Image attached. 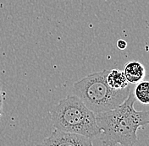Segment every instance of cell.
Here are the masks:
<instances>
[{
  "label": "cell",
  "instance_id": "52a82bcc",
  "mask_svg": "<svg viewBox=\"0 0 149 146\" xmlns=\"http://www.w3.org/2000/svg\"><path fill=\"white\" fill-rule=\"evenodd\" d=\"M133 94L135 98L141 104L149 105V81L138 83Z\"/></svg>",
  "mask_w": 149,
  "mask_h": 146
},
{
  "label": "cell",
  "instance_id": "9c48e42d",
  "mask_svg": "<svg viewBox=\"0 0 149 146\" xmlns=\"http://www.w3.org/2000/svg\"><path fill=\"white\" fill-rule=\"evenodd\" d=\"M3 94L0 89V114L2 115V108H3Z\"/></svg>",
  "mask_w": 149,
  "mask_h": 146
},
{
  "label": "cell",
  "instance_id": "7a4b0ae2",
  "mask_svg": "<svg viewBox=\"0 0 149 146\" xmlns=\"http://www.w3.org/2000/svg\"><path fill=\"white\" fill-rule=\"evenodd\" d=\"M109 71L90 73L73 85L74 95L95 114L115 109L126 100L131 91L130 86L120 91L111 89L106 81Z\"/></svg>",
  "mask_w": 149,
  "mask_h": 146
},
{
  "label": "cell",
  "instance_id": "6da1fadb",
  "mask_svg": "<svg viewBox=\"0 0 149 146\" xmlns=\"http://www.w3.org/2000/svg\"><path fill=\"white\" fill-rule=\"evenodd\" d=\"M135 101V95L130 91L126 100L115 109L96 114L103 145H135L137 130L149 124V112L136 111L134 108Z\"/></svg>",
  "mask_w": 149,
  "mask_h": 146
},
{
  "label": "cell",
  "instance_id": "277c9868",
  "mask_svg": "<svg viewBox=\"0 0 149 146\" xmlns=\"http://www.w3.org/2000/svg\"><path fill=\"white\" fill-rule=\"evenodd\" d=\"M37 146H93V145L89 138L54 128L52 134Z\"/></svg>",
  "mask_w": 149,
  "mask_h": 146
},
{
  "label": "cell",
  "instance_id": "8992f818",
  "mask_svg": "<svg viewBox=\"0 0 149 146\" xmlns=\"http://www.w3.org/2000/svg\"><path fill=\"white\" fill-rule=\"evenodd\" d=\"M106 81L108 85L114 91H120L129 86V83L126 80L125 73L119 69L109 70L106 76Z\"/></svg>",
  "mask_w": 149,
  "mask_h": 146
},
{
  "label": "cell",
  "instance_id": "3957f363",
  "mask_svg": "<svg viewBox=\"0 0 149 146\" xmlns=\"http://www.w3.org/2000/svg\"><path fill=\"white\" fill-rule=\"evenodd\" d=\"M50 115L53 126L56 129L80 134L91 139L101 134V130L96 122V114L74 95H70L59 100L51 110Z\"/></svg>",
  "mask_w": 149,
  "mask_h": 146
},
{
  "label": "cell",
  "instance_id": "30bf717a",
  "mask_svg": "<svg viewBox=\"0 0 149 146\" xmlns=\"http://www.w3.org/2000/svg\"><path fill=\"white\" fill-rule=\"evenodd\" d=\"M0 117H1V114H0Z\"/></svg>",
  "mask_w": 149,
  "mask_h": 146
},
{
  "label": "cell",
  "instance_id": "ba28073f",
  "mask_svg": "<svg viewBox=\"0 0 149 146\" xmlns=\"http://www.w3.org/2000/svg\"><path fill=\"white\" fill-rule=\"evenodd\" d=\"M117 46L120 50H125L127 47V42L125 40L120 39L117 42Z\"/></svg>",
  "mask_w": 149,
  "mask_h": 146
},
{
  "label": "cell",
  "instance_id": "5b68a950",
  "mask_svg": "<svg viewBox=\"0 0 149 146\" xmlns=\"http://www.w3.org/2000/svg\"><path fill=\"white\" fill-rule=\"evenodd\" d=\"M124 73L130 84H137L145 77V68L138 61H131L125 64Z\"/></svg>",
  "mask_w": 149,
  "mask_h": 146
}]
</instances>
